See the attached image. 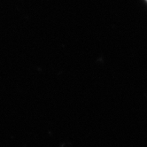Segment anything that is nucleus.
Segmentation results:
<instances>
[{
  "label": "nucleus",
  "instance_id": "1",
  "mask_svg": "<svg viewBox=\"0 0 147 147\" xmlns=\"http://www.w3.org/2000/svg\"><path fill=\"white\" fill-rule=\"evenodd\" d=\"M146 2H147V0H146Z\"/></svg>",
  "mask_w": 147,
  "mask_h": 147
}]
</instances>
